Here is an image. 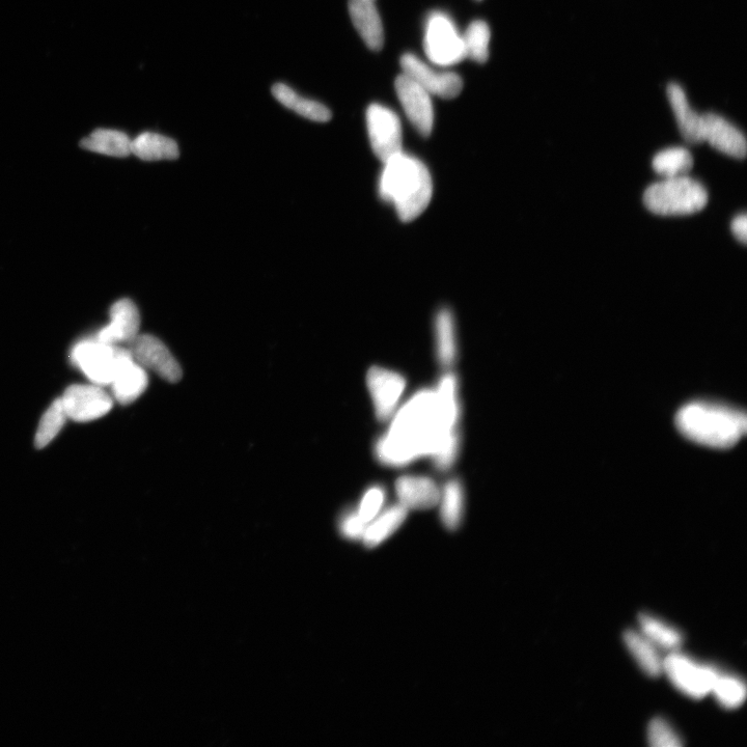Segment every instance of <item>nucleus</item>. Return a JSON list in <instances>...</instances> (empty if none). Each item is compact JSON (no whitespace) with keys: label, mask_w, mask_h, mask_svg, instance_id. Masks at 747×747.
Wrapping results in <instances>:
<instances>
[{"label":"nucleus","mask_w":747,"mask_h":747,"mask_svg":"<svg viewBox=\"0 0 747 747\" xmlns=\"http://www.w3.org/2000/svg\"><path fill=\"white\" fill-rule=\"evenodd\" d=\"M441 520L450 531H456L461 524L464 507V496L461 482L449 481L440 496Z\"/></svg>","instance_id":"obj_29"},{"label":"nucleus","mask_w":747,"mask_h":747,"mask_svg":"<svg viewBox=\"0 0 747 747\" xmlns=\"http://www.w3.org/2000/svg\"><path fill=\"white\" fill-rule=\"evenodd\" d=\"M67 419L61 399L55 400L41 419L35 438L36 447H47L59 435Z\"/></svg>","instance_id":"obj_30"},{"label":"nucleus","mask_w":747,"mask_h":747,"mask_svg":"<svg viewBox=\"0 0 747 747\" xmlns=\"http://www.w3.org/2000/svg\"><path fill=\"white\" fill-rule=\"evenodd\" d=\"M396 92L411 124L423 136H429L434 125L431 95L417 82L402 74L395 82Z\"/></svg>","instance_id":"obj_12"},{"label":"nucleus","mask_w":747,"mask_h":747,"mask_svg":"<svg viewBox=\"0 0 747 747\" xmlns=\"http://www.w3.org/2000/svg\"><path fill=\"white\" fill-rule=\"evenodd\" d=\"M67 418L77 423H88L106 415L114 406V399L97 384H75L60 398Z\"/></svg>","instance_id":"obj_8"},{"label":"nucleus","mask_w":747,"mask_h":747,"mask_svg":"<svg viewBox=\"0 0 747 747\" xmlns=\"http://www.w3.org/2000/svg\"><path fill=\"white\" fill-rule=\"evenodd\" d=\"M679 130L689 144L703 142V115L690 106L684 90L677 83H670L667 90Z\"/></svg>","instance_id":"obj_19"},{"label":"nucleus","mask_w":747,"mask_h":747,"mask_svg":"<svg viewBox=\"0 0 747 747\" xmlns=\"http://www.w3.org/2000/svg\"><path fill=\"white\" fill-rule=\"evenodd\" d=\"M367 126L373 152L382 162L402 152V125L392 109L376 103L370 105Z\"/></svg>","instance_id":"obj_9"},{"label":"nucleus","mask_w":747,"mask_h":747,"mask_svg":"<svg viewBox=\"0 0 747 747\" xmlns=\"http://www.w3.org/2000/svg\"><path fill=\"white\" fill-rule=\"evenodd\" d=\"M401 67L403 74L417 82L430 95L444 99H454L460 95L463 89V80L458 74L438 72L412 53L403 55Z\"/></svg>","instance_id":"obj_11"},{"label":"nucleus","mask_w":747,"mask_h":747,"mask_svg":"<svg viewBox=\"0 0 747 747\" xmlns=\"http://www.w3.org/2000/svg\"><path fill=\"white\" fill-rule=\"evenodd\" d=\"M649 743L653 747H679L682 740L673 728L661 718H656L649 726Z\"/></svg>","instance_id":"obj_32"},{"label":"nucleus","mask_w":747,"mask_h":747,"mask_svg":"<svg viewBox=\"0 0 747 747\" xmlns=\"http://www.w3.org/2000/svg\"><path fill=\"white\" fill-rule=\"evenodd\" d=\"M459 449V437L455 434L446 447L433 457L435 466L441 472H446L454 464Z\"/></svg>","instance_id":"obj_35"},{"label":"nucleus","mask_w":747,"mask_h":747,"mask_svg":"<svg viewBox=\"0 0 747 747\" xmlns=\"http://www.w3.org/2000/svg\"><path fill=\"white\" fill-rule=\"evenodd\" d=\"M437 356L445 369L452 367L456 361L457 347L454 317L450 310H441L435 321Z\"/></svg>","instance_id":"obj_25"},{"label":"nucleus","mask_w":747,"mask_h":747,"mask_svg":"<svg viewBox=\"0 0 747 747\" xmlns=\"http://www.w3.org/2000/svg\"><path fill=\"white\" fill-rule=\"evenodd\" d=\"M624 642L635 661L648 676L656 678L663 673L664 659L661 658L659 649L641 631H627L624 634Z\"/></svg>","instance_id":"obj_23"},{"label":"nucleus","mask_w":747,"mask_h":747,"mask_svg":"<svg viewBox=\"0 0 747 747\" xmlns=\"http://www.w3.org/2000/svg\"><path fill=\"white\" fill-rule=\"evenodd\" d=\"M148 384V372L134 361L130 353L109 386L112 387L113 399L122 405H128L145 393Z\"/></svg>","instance_id":"obj_16"},{"label":"nucleus","mask_w":747,"mask_h":747,"mask_svg":"<svg viewBox=\"0 0 747 747\" xmlns=\"http://www.w3.org/2000/svg\"><path fill=\"white\" fill-rule=\"evenodd\" d=\"M654 171L667 178L685 176L694 166L690 152L681 147L659 152L652 161Z\"/></svg>","instance_id":"obj_26"},{"label":"nucleus","mask_w":747,"mask_h":747,"mask_svg":"<svg viewBox=\"0 0 747 747\" xmlns=\"http://www.w3.org/2000/svg\"><path fill=\"white\" fill-rule=\"evenodd\" d=\"M732 233L736 239L742 244H746L747 241V216L746 214H740L736 216L732 221Z\"/></svg>","instance_id":"obj_36"},{"label":"nucleus","mask_w":747,"mask_h":747,"mask_svg":"<svg viewBox=\"0 0 747 747\" xmlns=\"http://www.w3.org/2000/svg\"><path fill=\"white\" fill-rule=\"evenodd\" d=\"M490 39V29L485 21L476 20L470 23L462 36L465 58L479 64L486 63L489 58Z\"/></svg>","instance_id":"obj_28"},{"label":"nucleus","mask_w":747,"mask_h":747,"mask_svg":"<svg viewBox=\"0 0 747 747\" xmlns=\"http://www.w3.org/2000/svg\"><path fill=\"white\" fill-rule=\"evenodd\" d=\"M746 424L742 411L709 402L689 403L676 415V426L683 436L713 449L734 447L745 434Z\"/></svg>","instance_id":"obj_3"},{"label":"nucleus","mask_w":747,"mask_h":747,"mask_svg":"<svg viewBox=\"0 0 747 747\" xmlns=\"http://www.w3.org/2000/svg\"><path fill=\"white\" fill-rule=\"evenodd\" d=\"M642 633L658 649L677 652L682 646V634L672 626L649 615L640 617Z\"/></svg>","instance_id":"obj_27"},{"label":"nucleus","mask_w":747,"mask_h":747,"mask_svg":"<svg viewBox=\"0 0 747 747\" xmlns=\"http://www.w3.org/2000/svg\"><path fill=\"white\" fill-rule=\"evenodd\" d=\"M663 673L684 695L702 699L711 694L719 673L677 652H672L663 660Z\"/></svg>","instance_id":"obj_7"},{"label":"nucleus","mask_w":747,"mask_h":747,"mask_svg":"<svg viewBox=\"0 0 747 747\" xmlns=\"http://www.w3.org/2000/svg\"><path fill=\"white\" fill-rule=\"evenodd\" d=\"M458 418L457 379L448 374L437 391L418 393L398 412L389 432L377 442V457L396 466L434 457L457 433Z\"/></svg>","instance_id":"obj_1"},{"label":"nucleus","mask_w":747,"mask_h":747,"mask_svg":"<svg viewBox=\"0 0 747 747\" xmlns=\"http://www.w3.org/2000/svg\"><path fill=\"white\" fill-rule=\"evenodd\" d=\"M131 152L144 161L175 160L179 157L178 144L168 136L144 132L134 138Z\"/></svg>","instance_id":"obj_20"},{"label":"nucleus","mask_w":747,"mask_h":747,"mask_svg":"<svg viewBox=\"0 0 747 747\" xmlns=\"http://www.w3.org/2000/svg\"><path fill=\"white\" fill-rule=\"evenodd\" d=\"M367 523L359 517L357 512H349L340 523L342 535L349 540H362L367 529Z\"/></svg>","instance_id":"obj_34"},{"label":"nucleus","mask_w":747,"mask_h":747,"mask_svg":"<svg viewBox=\"0 0 747 747\" xmlns=\"http://www.w3.org/2000/svg\"><path fill=\"white\" fill-rule=\"evenodd\" d=\"M703 142L736 159H744L746 156V140L743 133L725 118L714 113L703 115Z\"/></svg>","instance_id":"obj_15"},{"label":"nucleus","mask_w":747,"mask_h":747,"mask_svg":"<svg viewBox=\"0 0 747 747\" xmlns=\"http://www.w3.org/2000/svg\"><path fill=\"white\" fill-rule=\"evenodd\" d=\"M399 504L407 510H428L440 502V490L428 478L402 477L396 483Z\"/></svg>","instance_id":"obj_18"},{"label":"nucleus","mask_w":747,"mask_h":747,"mask_svg":"<svg viewBox=\"0 0 747 747\" xmlns=\"http://www.w3.org/2000/svg\"><path fill=\"white\" fill-rule=\"evenodd\" d=\"M369 391L373 398L376 417L380 422L389 421L403 394L406 381L400 374L373 367L367 375Z\"/></svg>","instance_id":"obj_13"},{"label":"nucleus","mask_w":747,"mask_h":747,"mask_svg":"<svg viewBox=\"0 0 747 747\" xmlns=\"http://www.w3.org/2000/svg\"><path fill=\"white\" fill-rule=\"evenodd\" d=\"M424 48L429 60L437 66H454L465 59L462 36L452 19L434 12L426 23Z\"/></svg>","instance_id":"obj_6"},{"label":"nucleus","mask_w":747,"mask_h":747,"mask_svg":"<svg viewBox=\"0 0 747 747\" xmlns=\"http://www.w3.org/2000/svg\"><path fill=\"white\" fill-rule=\"evenodd\" d=\"M134 361L147 372L151 371L165 381L177 382L182 377V369L174 354L158 338L151 335H138L127 347Z\"/></svg>","instance_id":"obj_10"},{"label":"nucleus","mask_w":747,"mask_h":747,"mask_svg":"<svg viewBox=\"0 0 747 747\" xmlns=\"http://www.w3.org/2000/svg\"><path fill=\"white\" fill-rule=\"evenodd\" d=\"M349 13L356 31L367 46L373 51L381 50L384 32L374 0H349Z\"/></svg>","instance_id":"obj_17"},{"label":"nucleus","mask_w":747,"mask_h":747,"mask_svg":"<svg viewBox=\"0 0 747 747\" xmlns=\"http://www.w3.org/2000/svg\"><path fill=\"white\" fill-rule=\"evenodd\" d=\"M384 500L385 492L383 488L376 486L369 489L363 497V501L361 503V506H359L357 514L367 524H369L375 517L378 516Z\"/></svg>","instance_id":"obj_33"},{"label":"nucleus","mask_w":747,"mask_h":747,"mask_svg":"<svg viewBox=\"0 0 747 747\" xmlns=\"http://www.w3.org/2000/svg\"><path fill=\"white\" fill-rule=\"evenodd\" d=\"M384 163L378 191L392 204L404 223L417 219L428 208L433 196L430 172L420 159L403 151Z\"/></svg>","instance_id":"obj_2"},{"label":"nucleus","mask_w":747,"mask_h":747,"mask_svg":"<svg viewBox=\"0 0 747 747\" xmlns=\"http://www.w3.org/2000/svg\"><path fill=\"white\" fill-rule=\"evenodd\" d=\"M711 693L717 702L728 709L738 708L746 698V686L743 681L734 677L719 674Z\"/></svg>","instance_id":"obj_31"},{"label":"nucleus","mask_w":747,"mask_h":747,"mask_svg":"<svg viewBox=\"0 0 747 747\" xmlns=\"http://www.w3.org/2000/svg\"><path fill=\"white\" fill-rule=\"evenodd\" d=\"M131 138L115 129H97L83 138L81 147L88 151L110 157H127L131 152Z\"/></svg>","instance_id":"obj_21"},{"label":"nucleus","mask_w":747,"mask_h":747,"mask_svg":"<svg viewBox=\"0 0 747 747\" xmlns=\"http://www.w3.org/2000/svg\"><path fill=\"white\" fill-rule=\"evenodd\" d=\"M128 348L104 343L97 338L77 343L71 351V361L94 384L109 386L115 379Z\"/></svg>","instance_id":"obj_5"},{"label":"nucleus","mask_w":747,"mask_h":747,"mask_svg":"<svg viewBox=\"0 0 747 747\" xmlns=\"http://www.w3.org/2000/svg\"><path fill=\"white\" fill-rule=\"evenodd\" d=\"M408 510L401 504L387 509L379 517H375L368 525L363 542L368 548H375L389 539L403 524Z\"/></svg>","instance_id":"obj_24"},{"label":"nucleus","mask_w":747,"mask_h":747,"mask_svg":"<svg viewBox=\"0 0 747 747\" xmlns=\"http://www.w3.org/2000/svg\"><path fill=\"white\" fill-rule=\"evenodd\" d=\"M109 316V323L98 332V340L122 346L140 335L141 315L132 300L123 298L116 301L110 308Z\"/></svg>","instance_id":"obj_14"},{"label":"nucleus","mask_w":747,"mask_h":747,"mask_svg":"<svg viewBox=\"0 0 747 747\" xmlns=\"http://www.w3.org/2000/svg\"><path fill=\"white\" fill-rule=\"evenodd\" d=\"M644 204L653 214L681 216L695 214L708 204V192L697 180L688 176L667 178L648 187Z\"/></svg>","instance_id":"obj_4"},{"label":"nucleus","mask_w":747,"mask_h":747,"mask_svg":"<svg viewBox=\"0 0 747 747\" xmlns=\"http://www.w3.org/2000/svg\"><path fill=\"white\" fill-rule=\"evenodd\" d=\"M272 95L281 104L303 118L319 123H325L331 119L330 110L325 105L301 97L285 83H276L272 87Z\"/></svg>","instance_id":"obj_22"}]
</instances>
